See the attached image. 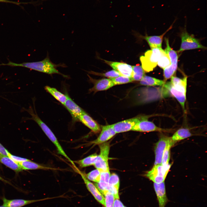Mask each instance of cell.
Returning a JSON list of instances; mask_svg holds the SVG:
<instances>
[{
  "label": "cell",
  "instance_id": "obj_1",
  "mask_svg": "<svg viewBox=\"0 0 207 207\" xmlns=\"http://www.w3.org/2000/svg\"><path fill=\"white\" fill-rule=\"evenodd\" d=\"M0 66H8L12 67H22L37 71L49 74H58L65 77L67 76L60 73L57 69L58 67H66L64 64H55L50 60L47 55L43 60L36 62L17 63L9 61L7 64L2 63Z\"/></svg>",
  "mask_w": 207,
  "mask_h": 207
},
{
  "label": "cell",
  "instance_id": "obj_2",
  "mask_svg": "<svg viewBox=\"0 0 207 207\" xmlns=\"http://www.w3.org/2000/svg\"><path fill=\"white\" fill-rule=\"evenodd\" d=\"M187 82V76L182 78L172 76L170 81L165 82L163 86L168 90L170 95L177 99L184 110L186 100Z\"/></svg>",
  "mask_w": 207,
  "mask_h": 207
},
{
  "label": "cell",
  "instance_id": "obj_3",
  "mask_svg": "<svg viewBox=\"0 0 207 207\" xmlns=\"http://www.w3.org/2000/svg\"><path fill=\"white\" fill-rule=\"evenodd\" d=\"M35 110L34 112L31 108H30L29 109L26 110V111H27L32 116L29 119L34 120L38 124L45 135L55 145L58 153L64 157L75 167L74 162L65 153L53 133L47 125L39 117Z\"/></svg>",
  "mask_w": 207,
  "mask_h": 207
},
{
  "label": "cell",
  "instance_id": "obj_4",
  "mask_svg": "<svg viewBox=\"0 0 207 207\" xmlns=\"http://www.w3.org/2000/svg\"><path fill=\"white\" fill-rule=\"evenodd\" d=\"M164 51L162 48H155L146 51L140 60L141 66L145 71H152L157 65L158 61Z\"/></svg>",
  "mask_w": 207,
  "mask_h": 207
},
{
  "label": "cell",
  "instance_id": "obj_5",
  "mask_svg": "<svg viewBox=\"0 0 207 207\" xmlns=\"http://www.w3.org/2000/svg\"><path fill=\"white\" fill-rule=\"evenodd\" d=\"M100 152L98 155L93 166L100 172L110 171L108 165V156L110 148L109 142L99 145Z\"/></svg>",
  "mask_w": 207,
  "mask_h": 207
},
{
  "label": "cell",
  "instance_id": "obj_6",
  "mask_svg": "<svg viewBox=\"0 0 207 207\" xmlns=\"http://www.w3.org/2000/svg\"><path fill=\"white\" fill-rule=\"evenodd\" d=\"M170 166L169 164L166 165L161 164L154 165L146 173L145 176L154 183H162L164 182Z\"/></svg>",
  "mask_w": 207,
  "mask_h": 207
},
{
  "label": "cell",
  "instance_id": "obj_7",
  "mask_svg": "<svg viewBox=\"0 0 207 207\" xmlns=\"http://www.w3.org/2000/svg\"><path fill=\"white\" fill-rule=\"evenodd\" d=\"M150 116L145 115V117L137 122L132 128L131 130L141 132L158 131L169 132L170 130L158 127L152 122L148 120Z\"/></svg>",
  "mask_w": 207,
  "mask_h": 207
},
{
  "label": "cell",
  "instance_id": "obj_8",
  "mask_svg": "<svg viewBox=\"0 0 207 207\" xmlns=\"http://www.w3.org/2000/svg\"><path fill=\"white\" fill-rule=\"evenodd\" d=\"M181 37V42L179 52L196 49H206V47L202 45L198 39L186 31L182 33Z\"/></svg>",
  "mask_w": 207,
  "mask_h": 207
},
{
  "label": "cell",
  "instance_id": "obj_9",
  "mask_svg": "<svg viewBox=\"0 0 207 207\" xmlns=\"http://www.w3.org/2000/svg\"><path fill=\"white\" fill-rule=\"evenodd\" d=\"M145 115H140L111 125L116 133L128 131L138 122L143 119Z\"/></svg>",
  "mask_w": 207,
  "mask_h": 207
},
{
  "label": "cell",
  "instance_id": "obj_10",
  "mask_svg": "<svg viewBox=\"0 0 207 207\" xmlns=\"http://www.w3.org/2000/svg\"><path fill=\"white\" fill-rule=\"evenodd\" d=\"M76 170L81 176L88 191L98 202L105 206V199L103 195L96 186L86 177L85 174L78 169Z\"/></svg>",
  "mask_w": 207,
  "mask_h": 207
},
{
  "label": "cell",
  "instance_id": "obj_11",
  "mask_svg": "<svg viewBox=\"0 0 207 207\" xmlns=\"http://www.w3.org/2000/svg\"><path fill=\"white\" fill-rule=\"evenodd\" d=\"M170 140V137L164 135H161L155 147V158L154 165L161 164L164 152Z\"/></svg>",
  "mask_w": 207,
  "mask_h": 207
},
{
  "label": "cell",
  "instance_id": "obj_12",
  "mask_svg": "<svg viewBox=\"0 0 207 207\" xmlns=\"http://www.w3.org/2000/svg\"><path fill=\"white\" fill-rule=\"evenodd\" d=\"M60 197H62L61 195L35 200H24L19 199L8 200L3 198L2 199L3 202L2 206L5 207H22L36 202Z\"/></svg>",
  "mask_w": 207,
  "mask_h": 207
},
{
  "label": "cell",
  "instance_id": "obj_13",
  "mask_svg": "<svg viewBox=\"0 0 207 207\" xmlns=\"http://www.w3.org/2000/svg\"><path fill=\"white\" fill-rule=\"evenodd\" d=\"M154 187L159 207H165L169 201L166 195L164 182L159 184L154 183Z\"/></svg>",
  "mask_w": 207,
  "mask_h": 207
},
{
  "label": "cell",
  "instance_id": "obj_14",
  "mask_svg": "<svg viewBox=\"0 0 207 207\" xmlns=\"http://www.w3.org/2000/svg\"><path fill=\"white\" fill-rule=\"evenodd\" d=\"M114 70L118 72L121 76L131 77L132 72V66L126 63L104 60Z\"/></svg>",
  "mask_w": 207,
  "mask_h": 207
},
{
  "label": "cell",
  "instance_id": "obj_15",
  "mask_svg": "<svg viewBox=\"0 0 207 207\" xmlns=\"http://www.w3.org/2000/svg\"><path fill=\"white\" fill-rule=\"evenodd\" d=\"M116 134L111 125L103 126L99 136L96 139L92 141V143L94 145H99L110 139Z\"/></svg>",
  "mask_w": 207,
  "mask_h": 207
},
{
  "label": "cell",
  "instance_id": "obj_16",
  "mask_svg": "<svg viewBox=\"0 0 207 207\" xmlns=\"http://www.w3.org/2000/svg\"><path fill=\"white\" fill-rule=\"evenodd\" d=\"M63 105L71 114L74 121H78L80 116L84 111L68 95L67 98Z\"/></svg>",
  "mask_w": 207,
  "mask_h": 207
},
{
  "label": "cell",
  "instance_id": "obj_17",
  "mask_svg": "<svg viewBox=\"0 0 207 207\" xmlns=\"http://www.w3.org/2000/svg\"><path fill=\"white\" fill-rule=\"evenodd\" d=\"M88 76L90 80L93 81L94 83L93 87L89 90L90 92H96L98 91L106 90L114 86L110 78H104L95 80L89 76Z\"/></svg>",
  "mask_w": 207,
  "mask_h": 207
},
{
  "label": "cell",
  "instance_id": "obj_18",
  "mask_svg": "<svg viewBox=\"0 0 207 207\" xmlns=\"http://www.w3.org/2000/svg\"><path fill=\"white\" fill-rule=\"evenodd\" d=\"M78 121L95 133H98L101 131L99 124L84 111L80 116Z\"/></svg>",
  "mask_w": 207,
  "mask_h": 207
},
{
  "label": "cell",
  "instance_id": "obj_19",
  "mask_svg": "<svg viewBox=\"0 0 207 207\" xmlns=\"http://www.w3.org/2000/svg\"><path fill=\"white\" fill-rule=\"evenodd\" d=\"M120 181L118 175L115 173L110 175L108 182L107 190L114 195V199H119L118 194Z\"/></svg>",
  "mask_w": 207,
  "mask_h": 207
},
{
  "label": "cell",
  "instance_id": "obj_20",
  "mask_svg": "<svg viewBox=\"0 0 207 207\" xmlns=\"http://www.w3.org/2000/svg\"><path fill=\"white\" fill-rule=\"evenodd\" d=\"M166 47L164 50L165 53L169 56L171 64L170 66L175 71L177 68L178 56L177 52L172 49L170 46L168 39L165 38Z\"/></svg>",
  "mask_w": 207,
  "mask_h": 207
},
{
  "label": "cell",
  "instance_id": "obj_21",
  "mask_svg": "<svg viewBox=\"0 0 207 207\" xmlns=\"http://www.w3.org/2000/svg\"><path fill=\"white\" fill-rule=\"evenodd\" d=\"M171 27L167 30L163 34L159 36H147L144 37L149 45L151 49L155 48H162V45L163 37Z\"/></svg>",
  "mask_w": 207,
  "mask_h": 207
},
{
  "label": "cell",
  "instance_id": "obj_22",
  "mask_svg": "<svg viewBox=\"0 0 207 207\" xmlns=\"http://www.w3.org/2000/svg\"><path fill=\"white\" fill-rule=\"evenodd\" d=\"M23 170L43 169L57 170L56 168L43 166L28 160L18 163Z\"/></svg>",
  "mask_w": 207,
  "mask_h": 207
},
{
  "label": "cell",
  "instance_id": "obj_23",
  "mask_svg": "<svg viewBox=\"0 0 207 207\" xmlns=\"http://www.w3.org/2000/svg\"><path fill=\"white\" fill-rule=\"evenodd\" d=\"M193 135L189 129L181 128L178 129L170 137L171 140L174 143L190 137Z\"/></svg>",
  "mask_w": 207,
  "mask_h": 207
},
{
  "label": "cell",
  "instance_id": "obj_24",
  "mask_svg": "<svg viewBox=\"0 0 207 207\" xmlns=\"http://www.w3.org/2000/svg\"><path fill=\"white\" fill-rule=\"evenodd\" d=\"M0 162L16 172H19L23 170L18 163L14 161L8 156H0Z\"/></svg>",
  "mask_w": 207,
  "mask_h": 207
},
{
  "label": "cell",
  "instance_id": "obj_25",
  "mask_svg": "<svg viewBox=\"0 0 207 207\" xmlns=\"http://www.w3.org/2000/svg\"><path fill=\"white\" fill-rule=\"evenodd\" d=\"M141 85L148 86H163L165 82L160 80L145 75L140 81Z\"/></svg>",
  "mask_w": 207,
  "mask_h": 207
},
{
  "label": "cell",
  "instance_id": "obj_26",
  "mask_svg": "<svg viewBox=\"0 0 207 207\" xmlns=\"http://www.w3.org/2000/svg\"><path fill=\"white\" fill-rule=\"evenodd\" d=\"M98 155L96 153L91 154L80 160L74 162L76 163L81 168H83L91 165H93L97 158Z\"/></svg>",
  "mask_w": 207,
  "mask_h": 207
},
{
  "label": "cell",
  "instance_id": "obj_27",
  "mask_svg": "<svg viewBox=\"0 0 207 207\" xmlns=\"http://www.w3.org/2000/svg\"><path fill=\"white\" fill-rule=\"evenodd\" d=\"M45 89L55 99L64 105L67 98L68 95H64L55 88L49 86H46Z\"/></svg>",
  "mask_w": 207,
  "mask_h": 207
},
{
  "label": "cell",
  "instance_id": "obj_28",
  "mask_svg": "<svg viewBox=\"0 0 207 207\" xmlns=\"http://www.w3.org/2000/svg\"><path fill=\"white\" fill-rule=\"evenodd\" d=\"M132 72L131 78L133 81H140L145 75V71L141 66L137 64L132 66Z\"/></svg>",
  "mask_w": 207,
  "mask_h": 207
},
{
  "label": "cell",
  "instance_id": "obj_29",
  "mask_svg": "<svg viewBox=\"0 0 207 207\" xmlns=\"http://www.w3.org/2000/svg\"><path fill=\"white\" fill-rule=\"evenodd\" d=\"M174 144L171 139L164 152L161 164L162 165H166L169 164L170 157V149Z\"/></svg>",
  "mask_w": 207,
  "mask_h": 207
},
{
  "label": "cell",
  "instance_id": "obj_30",
  "mask_svg": "<svg viewBox=\"0 0 207 207\" xmlns=\"http://www.w3.org/2000/svg\"><path fill=\"white\" fill-rule=\"evenodd\" d=\"M171 64V63L169 56L164 51L159 58L157 65L161 68L164 69Z\"/></svg>",
  "mask_w": 207,
  "mask_h": 207
},
{
  "label": "cell",
  "instance_id": "obj_31",
  "mask_svg": "<svg viewBox=\"0 0 207 207\" xmlns=\"http://www.w3.org/2000/svg\"><path fill=\"white\" fill-rule=\"evenodd\" d=\"M101 193L104 196L105 207H113L114 198L113 194L106 190H104Z\"/></svg>",
  "mask_w": 207,
  "mask_h": 207
},
{
  "label": "cell",
  "instance_id": "obj_32",
  "mask_svg": "<svg viewBox=\"0 0 207 207\" xmlns=\"http://www.w3.org/2000/svg\"><path fill=\"white\" fill-rule=\"evenodd\" d=\"M85 175L89 180L97 183L100 182V172L97 169L93 170Z\"/></svg>",
  "mask_w": 207,
  "mask_h": 207
},
{
  "label": "cell",
  "instance_id": "obj_33",
  "mask_svg": "<svg viewBox=\"0 0 207 207\" xmlns=\"http://www.w3.org/2000/svg\"><path fill=\"white\" fill-rule=\"evenodd\" d=\"M114 85L127 83L133 81L131 77L120 76L115 78H110Z\"/></svg>",
  "mask_w": 207,
  "mask_h": 207
},
{
  "label": "cell",
  "instance_id": "obj_34",
  "mask_svg": "<svg viewBox=\"0 0 207 207\" xmlns=\"http://www.w3.org/2000/svg\"><path fill=\"white\" fill-rule=\"evenodd\" d=\"M89 72L93 74L107 77L109 78H115L121 76L118 72L114 70H112L103 73H101L93 71H90Z\"/></svg>",
  "mask_w": 207,
  "mask_h": 207
},
{
  "label": "cell",
  "instance_id": "obj_35",
  "mask_svg": "<svg viewBox=\"0 0 207 207\" xmlns=\"http://www.w3.org/2000/svg\"><path fill=\"white\" fill-rule=\"evenodd\" d=\"M8 156L14 161L18 163L29 160L26 158H22L13 155L11 154L9 152L8 153Z\"/></svg>",
  "mask_w": 207,
  "mask_h": 207
},
{
  "label": "cell",
  "instance_id": "obj_36",
  "mask_svg": "<svg viewBox=\"0 0 207 207\" xmlns=\"http://www.w3.org/2000/svg\"><path fill=\"white\" fill-rule=\"evenodd\" d=\"M9 152L7 149L0 143V156H8Z\"/></svg>",
  "mask_w": 207,
  "mask_h": 207
},
{
  "label": "cell",
  "instance_id": "obj_37",
  "mask_svg": "<svg viewBox=\"0 0 207 207\" xmlns=\"http://www.w3.org/2000/svg\"><path fill=\"white\" fill-rule=\"evenodd\" d=\"M122 203L119 200V199H114L113 207H124Z\"/></svg>",
  "mask_w": 207,
  "mask_h": 207
},
{
  "label": "cell",
  "instance_id": "obj_38",
  "mask_svg": "<svg viewBox=\"0 0 207 207\" xmlns=\"http://www.w3.org/2000/svg\"><path fill=\"white\" fill-rule=\"evenodd\" d=\"M0 2H4L6 3H11L15 4L17 5H19L22 3H20L19 2H17L15 1H9L7 0H0Z\"/></svg>",
  "mask_w": 207,
  "mask_h": 207
},
{
  "label": "cell",
  "instance_id": "obj_39",
  "mask_svg": "<svg viewBox=\"0 0 207 207\" xmlns=\"http://www.w3.org/2000/svg\"><path fill=\"white\" fill-rule=\"evenodd\" d=\"M0 180H2V181H5L2 178H1V177H0Z\"/></svg>",
  "mask_w": 207,
  "mask_h": 207
},
{
  "label": "cell",
  "instance_id": "obj_40",
  "mask_svg": "<svg viewBox=\"0 0 207 207\" xmlns=\"http://www.w3.org/2000/svg\"><path fill=\"white\" fill-rule=\"evenodd\" d=\"M0 207H5L4 206H0Z\"/></svg>",
  "mask_w": 207,
  "mask_h": 207
},
{
  "label": "cell",
  "instance_id": "obj_41",
  "mask_svg": "<svg viewBox=\"0 0 207 207\" xmlns=\"http://www.w3.org/2000/svg\"><path fill=\"white\" fill-rule=\"evenodd\" d=\"M124 207H125V206H124Z\"/></svg>",
  "mask_w": 207,
  "mask_h": 207
}]
</instances>
